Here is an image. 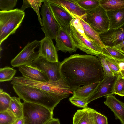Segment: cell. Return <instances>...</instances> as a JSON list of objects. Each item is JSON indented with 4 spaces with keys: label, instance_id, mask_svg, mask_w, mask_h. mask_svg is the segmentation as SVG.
I'll return each mask as SVG.
<instances>
[{
    "label": "cell",
    "instance_id": "6da1fadb",
    "mask_svg": "<svg viewBox=\"0 0 124 124\" xmlns=\"http://www.w3.org/2000/svg\"><path fill=\"white\" fill-rule=\"evenodd\" d=\"M60 71L73 92L82 85L100 81L104 77L100 60L91 55H71L60 62Z\"/></svg>",
    "mask_w": 124,
    "mask_h": 124
},
{
    "label": "cell",
    "instance_id": "836d02e7",
    "mask_svg": "<svg viewBox=\"0 0 124 124\" xmlns=\"http://www.w3.org/2000/svg\"><path fill=\"white\" fill-rule=\"evenodd\" d=\"M98 57L101 64L104 76L116 75L111 71L107 64L105 56L103 55L102 54Z\"/></svg>",
    "mask_w": 124,
    "mask_h": 124
},
{
    "label": "cell",
    "instance_id": "e575fe53",
    "mask_svg": "<svg viewBox=\"0 0 124 124\" xmlns=\"http://www.w3.org/2000/svg\"><path fill=\"white\" fill-rule=\"evenodd\" d=\"M69 101L72 104L78 107L82 108H83L88 107V103L85 100L72 96L69 98Z\"/></svg>",
    "mask_w": 124,
    "mask_h": 124
},
{
    "label": "cell",
    "instance_id": "d590c367",
    "mask_svg": "<svg viewBox=\"0 0 124 124\" xmlns=\"http://www.w3.org/2000/svg\"><path fill=\"white\" fill-rule=\"evenodd\" d=\"M93 114L96 124H108L107 119L105 116L94 109Z\"/></svg>",
    "mask_w": 124,
    "mask_h": 124
},
{
    "label": "cell",
    "instance_id": "83f0119b",
    "mask_svg": "<svg viewBox=\"0 0 124 124\" xmlns=\"http://www.w3.org/2000/svg\"><path fill=\"white\" fill-rule=\"evenodd\" d=\"M11 98L9 94L0 88V112L8 109Z\"/></svg>",
    "mask_w": 124,
    "mask_h": 124
},
{
    "label": "cell",
    "instance_id": "9a60e30c",
    "mask_svg": "<svg viewBox=\"0 0 124 124\" xmlns=\"http://www.w3.org/2000/svg\"><path fill=\"white\" fill-rule=\"evenodd\" d=\"M40 41L38 51L39 56L52 62L59 61L57 51L52 40L45 37Z\"/></svg>",
    "mask_w": 124,
    "mask_h": 124
},
{
    "label": "cell",
    "instance_id": "f35d334b",
    "mask_svg": "<svg viewBox=\"0 0 124 124\" xmlns=\"http://www.w3.org/2000/svg\"><path fill=\"white\" fill-rule=\"evenodd\" d=\"M116 60L118 65L120 71L124 70V60Z\"/></svg>",
    "mask_w": 124,
    "mask_h": 124
},
{
    "label": "cell",
    "instance_id": "ac0fdd59",
    "mask_svg": "<svg viewBox=\"0 0 124 124\" xmlns=\"http://www.w3.org/2000/svg\"><path fill=\"white\" fill-rule=\"evenodd\" d=\"M105 104L113 112L116 119H119L124 124V103L116 99L112 94L105 97Z\"/></svg>",
    "mask_w": 124,
    "mask_h": 124
},
{
    "label": "cell",
    "instance_id": "f6af8a7d",
    "mask_svg": "<svg viewBox=\"0 0 124 124\" xmlns=\"http://www.w3.org/2000/svg\"></svg>",
    "mask_w": 124,
    "mask_h": 124
},
{
    "label": "cell",
    "instance_id": "7402d4cb",
    "mask_svg": "<svg viewBox=\"0 0 124 124\" xmlns=\"http://www.w3.org/2000/svg\"><path fill=\"white\" fill-rule=\"evenodd\" d=\"M85 16L78 18L83 28L85 35L88 38L96 42L102 48L105 47L106 46L102 42L100 37L99 34L86 22L84 19Z\"/></svg>",
    "mask_w": 124,
    "mask_h": 124
},
{
    "label": "cell",
    "instance_id": "484cf974",
    "mask_svg": "<svg viewBox=\"0 0 124 124\" xmlns=\"http://www.w3.org/2000/svg\"><path fill=\"white\" fill-rule=\"evenodd\" d=\"M102 54L105 56L118 60H124V54L114 47L105 46L102 49Z\"/></svg>",
    "mask_w": 124,
    "mask_h": 124
},
{
    "label": "cell",
    "instance_id": "74e56055",
    "mask_svg": "<svg viewBox=\"0 0 124 124\" xmlns=\"http://www.w3.org/2000/svg\"><path fill=\"white\" fill-rule=\"evenodd\" d=\"M113 47L117 49L122 52L124 51V40L118 44L114 46Z\"/></svg>",
    "mask_w": 124,
    "mask_h": 124
},
{
    "label": "cell",
    "instance_id": "603a6c76",
    "mask_svg": "<svg viewBox=\"0 0 124 124\" xmlns=\"http://www.w3.org/2000/svg\"><path fill=\"white\" fill-rule=\"evenodd\" d=\"M20 99L19 97H12L8 109L17 119L22 117L23 116V103Z\"/></svg>",
    "mask_w": 124,
    "mask_h": 124
},
{
    "label": "cell",
    "instance_id": "5b68a950",
    "mask_svg": "<svg viewBox=\"0 0 124 124\" xmlns=\"http://www.w3.org/2000/svg\"><path fill=\"white\" fill-rule=\"evenodd\" d=\"M24 124H46L52 118L53 111L41 105L24 101Z\"/></svg>",
    "mask_w": 124,
    "mask_h": 124
},
{
    "label": "cell",
    "instance_id": "30bf717a",
    "mask_svg": "<svg viewBox=\"0 0 124 124\" xmlns=\"http://www.w3.org/2000/svg\"><path fill=\"white\" fill-rule=\"evenodd\" d=\"M60 62H52L39 56L32 62L31 65L44 71L46 74L49 81H57L62 78L60 71Z\"/></svg>",
    "mask_w": 124,
    "mask_h": 124
},
{
    "label": "cell",
    "instance_id": "d6a6232c",
    "mask_svg": "<svg viewBox=\"0 0 124 124\" xmlns=\"http://www.w3.org/2000/svg\"><path fill=\"white\" fill-rule=\"evenodd\" d=\"M124 90V78L120 74L115 82L113 94H117Z\"/></svg>",
    "mask_w": 124,
    "mask_h": 124
},
{
    "label": "cell",
    "instance_id": "7a4b0ae2",
    "mask_svg": "<svg viewBox=\"0 0 124 124\" xmlns=\"http://www.w3.org/2000/svg\"><path fill=\"white\" fill-rule=\"evenodd\" d=\"M13 88L18 97L24 101L42 105L53 110L64 96L27 86L14 85Z\"/></svg>",
    "mask_w": 124,
    "mask_h": 124
},
{
    "label": "cell",
    "instance_id": "52a82bcc",
    "mask_svg": "<svg viewBox=\"0 0 124 124\" xmlns=\"http://www.w3.org/2000/svg\"><path fill=\"white\" fill-rule=\"evenodd\" d=\"M86 12L85 21L99 34L109 29L106 11L100 5L94 9L86 10Z\"/></svg>",
    "mask_w": 124,
    "mask_h": 124
},
{
    "label": "cell",
    "instance_id": "d6986e66",
    "mask_svg": "<svg viewBox=\"0 0 124 124\" xmlns=\"http://www.w3.org/2000/svg\"><path fill=\"white\" fill-rule=\"evenodd\" d=\"M94 110L88 107L77 110L73 116V124H96Z\"/></svg>",
    "mask_w": 124,
    "mask_h": 124
},
{
    "label": "cell",
    "instance_id": "ab89813d",
    "mask_svg": "<svg viewBox=\"0 0 124 124\" xmlns=\"http://www.w3.org/2000/svg\"><path fill=\"white\" fill-rule=\"evenodd\" d=\"M46 124H60L58 119L53 118Z\"/></svg>",
    "mask_w": 124,
    "mask_h": 124
},
{
    "label": "cell",
    "instance_id": "277c9868",
    "mask_svg": "<svg viewBox=\"0 0 124 124\" xmlns=\"http://www.w3.org/2000/svg\"><path fill=\"white\" fill-rule=\"evenodd\" d=\"M24 11L16 8L0 11V45L10 35L15 33L25 16Z\"/></svg>",
    "mask_w": 124,
    "mask_h": 124
},
{
    "label": "cell",
    "instance_id": "44dd1931",
    "mask_svg": "<svg viewBox=\"0 0 124 124\" xmlns=\"http://www.w3.org/2000/svg\"><path fill=\"white\" fill-rule=\"evenodd\" d=\"M100 81L80 87L74 91L73 96L83 99H86L93 92Z\"/></svg>",
    "mask_w": 124,
    "mask_h": 124
},
{
    "label": "cell",
    "instance_id": "cb8c5ba5",
    "mask_svg": "<svg viewBox=\"0 0 124 124\" xmlns=\"http://www.w3.org/2000/svg\"><path fill=\"white\" fill-rule=\"evenodd\" d=\"M45 0H24L20 9L24 11L26 8H33L37 15L38 21L41 26H43V24L39 12V8L41 6L42 3Z\"/></svg>",
    "mask_w": 124,
    "mask_h": 124
},
{
    "label": "cell",
    "instance_id": "f546056e",
    "mask_svg": "<svg viewBox=\"0 0 124 124\" xmlns=\"http://www.w3.org/2000/svg\"><path fill=\"white\" fill-rule=\"evenodd\" d=\"M16 119L9 109L0 112V124H12Z\"/></svg>",
    "mask_w": 124,
    "mask_h": 124
},
{
    "label": "cell",
    "instance_id": "2e32d148",
    "mask_svg": "<svg viewBox=\"0 0 124 124\" xmlns=\"http://www.w3.org/2000/svg\"><path fill=\"white\" fill-rule=\"evenodd\" d=\"M50 3L58 5L64 8L74 19L85 16L86 10L73 0H48Z\"/></svg>",
    "mask_w": 124,
    "mask_h": 124
},
{
    "label": "cell",
    "instance_id": "8992f818",
    "mask_svg": "<svg viewBox=\"0 0 124 124\" xmlns=\"http://www.w3.org/2000/svg\"><path fill=\"white\" fill-rule=\"evenodd\" d=\"M70 34L73 43L77 48L88 54L98 57L102 54V47L96 42L83 35L70 25Z\"/></svg>",
    "mask_w": 124,
    "mask_h": 124
},
{
    "label": "cell",
    "instance_id": "ffe728a7",
    "mask_svg": "<svg viewBox=\"0 0 124 124\" xmlns=\"http://www.w3.org/2000/svg\"><path fill=\"white\" fill-rule=\"evenodd\" d=\"M109 23V29L118 28L124 24V8L106 11Z\"/></svg>",
    "mask_w": 124,
    "mask_h": 124
},
{
    "label": "cell",
    "instance_id": "8fae6325",
    "mask_svg": "<svg viewBox=\"0 0 124 124\" xmlns=\"http://www.w3.org/2000/svg\"><path fill=\"white\" fill-rule=\"evenodd\" d=\"M118 75L104 76L93 92L85 99L87 102L89 103L99 98L113 94L114 85Z\"/></svg>",
    "mask_w": 124,
    "mask_h": 124
},
{
    "label": "cell",
    "instance_id": "f1b7e54d",
    "mask_svg": "<svg viewBox=\"0 0 124 124\" xmlns=\"http://www.w3.org/2000/svg\"><path fill=\"white\" fill-rule=\"evenodd\" d=\"M74 1L85 10L94 9L100 5V0H75Z\"/></svg>",
    "mask_w": 124,
    "mask_h": 124
},
{
    "label": "cell",
    "instance_id": "60d3db41",
    "mask_svg": "<svg viewBox=\"0 0 124 124\" xmlns=\"http://www.w3.org/2000/svg\"><path fill=\"white\" fill-rule=\"evenodd\" d=\"M24 121L23 117L17 119L12 124H24Z\"/></svg>",
    "mask_w": 124,
    "mask_h": 124
},
{
    "label": "cell",
    "instance_id": "7c38bea8",
    "mask_svg": "<svg viewBox=\"0 0 124 124\" xmlns=\"http://www.w3.org/2000/svg\"><path fill=\"white\" fill-rule=\"evenodd\" d=\"M99 36L105 46L113 47L124 40V24L116 28L109 29L100 34Z\"/></svg>",
    "mask_w": 124,
    "mask_h": 124
},
{
    "label": "cell",
    "instance_id": "4dcf8cb0",
    "mask_svg": "<svg viewBox=\"0 0 124 124\" xmlns=\"http://www.w3.org/2000/svg\"><path fill=\"white\" fill-rule=\"evenodd\" d=\"M17 1V0H0V11H9L13 10Z\"/></svg>",
    "mask_w": 124,
    "mask_h": 124
},
{
    "label": "cell",
    "instance_id": "3957f363",
    "mask_svg": "<svg viewBox=\"0 0 124 124\" xmlns=\"http://www.w3.org/2000/svg\"><path fill=\"white\" fill-rule=\"evenodd\" d=\"M11 84L12 85H25L68 97L73 92L70 89L65 81L62 78L54 82H40L33 80L23 76L14 77Z\"/></svg>",
    "mask_w": 124,
    "mask_h": 124
},
{
    "label": "cell",
    "instance_id": "4fadbf2b",
    "mask_svg": "<svg viewBox=\"0 0 124 124\" xmlns=\"http://www.w3.org/2000/svg\"><path fill=\"white\" fill-rule=\"evenodd\" d=\"M70 30L60 29L55 39L57 51L70 53L75 52L77 48L75 46L70 34Z\"/></svg>",
    "mask_w": 124,
    "mask_h": 124
},
{
    "label": "cell",
    "instance_id": "ee69618b",
    "mask_svg": "<svg viewBox=\"0 0 124 124\" xmlns=\"http://www.w3.org/2000/svg\"><path fill=\"white\" fill-rule=\"evenodd\" d=\"M124 54V51L122 52Z\"/></svg>",
    "mask_w": 124,
    "mask_h": 124
},
{
    "label": "cell",
    "instance_id": "9c48e42d",
    "mask_svg": "<svg viewBox=\"0 0 124 124\" xmlns=\"http://www.w3.org/2000/svg\"><path fill=\"white\" fill-rule=\"evenodd\" d=\"M40 44V41L35 40L28 42L22 51L11 61V66L19 67L25 65H31L32 62L39 56L38 51L35 49Z\"/></svg>",
    "mask_w": 124,
    "mask_h": 124
},
{
    "label": "cell",
    "instance_id": "d4e9b609",
    "mask_svg": "<svg viewBox=\"0 0 124 124\" xmlns=\"http://www.w3.org/2000/svg\"><path fill=\"white\" fill-rule=\"evenodd\" d=\"M100 4L106 11L115 10L124 8V0H100Z\"/></svg>",
    "mask_w": 124,
    "mask_h": 124
},
{
    "label": "cell",
    "instance_id": "e0dca14e",
    "mask_svg": "<svg viewBox=\"0 0 124 124\" xmlns=\"http://www.w3.org/2000/svg\"><path fill=\"white\" fill-rule=\"evenodd\" d=\"M23 77L30 79L40 82L49 81L46 74L42 70L31 65H25L19 67Z\"/></svg>",
    "mask_w": 124,
    "mask_h": 124
},
{
    "label": "cell",
    "instance_id": "1f68e13d",
    "mask_svg": "<svg viewBox=\"0 0 124 124\" xmlns=\"http://www.w3.org/2000/svg\"><path fill=\"white\" fill-rule=\"evenodd\" d=\"M104 56L107 64L114 74L115 75H120L121 71L118 65L116 60Z\"/></svg>",
    "mask_w": 124,
    "mask_h": 124
},
{
    "label": "cell",
    "instance_id": "8d00e7d4",
    "mask_svg": "<svg viewBox=\"0 0 124 124\" xmlns=\"http://www.w3.org/2000/svg\"><path fill=\"white\" fill-rule=\"evenodd\" d=\"M71 25H73L83 36L87 37L85 34L83 28L78 18L74 19L71 22Z\"/></svg>",
    "mask_w": 124,
    "mask_h": 124
},
{
    "label": "cell",
    "instance_id": "5bb4252c",
    "mask_svg": "<svg viewBox=\"0 0 124 124\" xmlns=\"http://www.w3.org/2000/svg\"><path fill=\"white\" fill-rule=\"evenodd\" d=\"M48 2L52 14L60 29L70 30L73 17L61 7Z\"/></svg>",
    "mask_w": 124,
    "mask_h": 124
},
{
    "label": "cell",
    "instance_id": "4316f807",
    "mask_svg": "<svg viewBox=\"0 0 124 124\" xmlns=\"http://www.w3.org/2000/svg\"><path fill=\"white\" fill-rule=\"evenodd\" d=\"M16 72V70L10 67H5L0 69V82L12 80Z\"/></svg>",
    "mask_w": 124,
    "mask_h": 124
},
{
    "label": "cell",
    "instance_id": "ba28073f",
    "mask_svg": "<svg viewBox=\"0 0 124 124\" xmlns=\"http://www.w3.org/2000/svg\"><path fill=\"white\" fill-rule=\"evenodd\" d=\"M40 14L43 24L41 29L45 37L52 40L55 39L60 28L52 14L48 0L43 2Z\"/></svg>",
    "mask_w": 124,
    "mask_h": 124
},
{
    "label": "cell",
    "instance_id": "b9f144b4",
    "mask_svg": "<svg viewBox=\"0 0 124 124\" xmlns=\"http://www.w3.org/2000/svg\"><path fill=\"white\" fill-rule=\"evenodd\" d=\"M118 95L121 96H124V90L119 93L117 94Z\"/></svg>",
    "mask_w": 124,
    "mask_h": 124
},
{
    "label": "cell",
    "instance_id": "7bdbcfd3",
    "mask_svg": "<svg viewBox=\"0 0 124 124\" xmlns=\"http://www.w3.org/2000/svg\"><path fill=\"white\" fill-rule=\"evenodd\" d=\"M120 74L124 78V70L121 71Z\"/></svg>",
    "mask_w": 124,
    "mask_h": 124
}]
</instances>
